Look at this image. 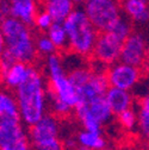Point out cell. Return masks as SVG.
<instances>
[{
    "instance_id": "cell-25",
    "label": "cell",
    "mask_w": 149,
    "mask_h": 150,
    "mask_svg": "<svg viewBox=\"0 0 149 150\" xmlns=\"http://www.w3.org/2000/svg\"><path fill=\"white\" fill-rule=\"evenodd\" d=\"M77 4H82V3H86V0H74Z\"/></svg>"
},
{
    "instance_id": "cell-27",
    "label": "cell",
    "mask_w": 149,
    "mask_h": 150,
    "mask_svg": "<svg viewBox=\"0 0 149 150\" xmlns=\"http://www.w3.org/2000/svg\"><path fill=\"white\" fill-rule=\"evenodd\" d=\"M48 1H50V0H41V3H43V4H45V3H48Z\"/></svg>"
},
{
    "instance_id": "cell-29",
    "label": "cell",
    "mask_w": 149,
    "mask_h": 150,
    "mask_svg": "<svg viewBox=\"0 0 149 150\" xmlns=\"http://www.w3.org/2000/svg\"><path fill=\"white\" fill-rule=\"evenodd\" d=\"M86 1H88V0H86Z\"/></svg>"
},
{
    "instance_id": "cell-21",
    "label": "cell",
    "mask_w": 149,
    "mask_h": 150,
    "mask_svg": "<svg viewBox=\"0 0 149 150\" xmlns=\"http://www.w3.org/2000/svg\"><path fill=\"white\" fill-rule=\"evenodd\" d=\"M118 122L124 129L134 130L138 125V113H136L135 110L130 107L118 115Z\"/></svg>"
},
{
    "instance_id": "cell-18",
    "label": "cell",
    "mask_w": 149,
    "mask_h": 150,
    "mask_svg": "<svg viewBox=\"0 0 149 150\" xmlns=\"http://www.w3.org/2000/svg\"><path fill=\"white\" fill-rule=\"evenodd\" d=\"M78 143L82 150H104L106 146L101 131H81L78 136Z\"/></svg>"
},
{
    "instance_id": "cell-4",
    "label": "cell",
    "mask_w": 149,
    "mask_h": 150,
    "mask_svg": "<svg viewBox=\"0 0 149 150\" xmlns=\"http://www.w3.org/2000/svg\"><path fill=\"white\" fill-rule=\"evenodd\" d=\"M69 50L82 57L91 56L97 43L99 31L89 21L84 8H75L72 14L63 22Z\"/></svg>"
},
{
    "instance_id": "cell-23",
    "label": "cell",
    "mask_w": 149,
    "mask_h": 150,
    "mask_svg": "<svg viewBox=\"0 0 149 150\" xmlns=\"http://www.w3.org/2000/svg\"><path fill=\"white\" fill-rule=\"evenodd\" d=\"M138 127L149 144V112L143 108L138 112Z\"/></svg>"
},
{
    "instance_id": "cell-10",
    "label": "cell",
    "mask_w": 149,
    "mask_h": 150,
    "mask_svg": "<svg viewBox=\"0 0 149 150\" xmlns=\"http://www.w3.org/2000/svg\"><path fill=\"white\" fill-rule=\"evenodd\" d=\"M121 36L115 33L114 31H104L99 32L97 43L93 49L92 56L99 64L111 66L118 61H121V54L123 43Z\"/></svg>"
},
{
    "instance_id": "cell-13",
    "label": "cell",
    "mask_w": 149,
    "mask_h": 150,
    "mask_svg": "<svg viewBox=\"0 0 149 150\" xmlns=\"http://www.w3.org/2000/svg\"><path fill=\"white\" fill-rule=\"evenodd\" d=\"M41 0H11L9 3V16L33 26L35 18L40 12Z\"/></svg>"
},
{
    "instance_id": "cell-26",
    "label": "cell",
    "mask_w": 149,
    "mask_h": 150,
    "mask_svg": "<svg viewBox=\"0 0 149 150\" xmlns=\"http://www.w3.org/2000/svg\"><path fill=\"white\" fill-rule=\"evenodd\" d=\"M147 63L149 66V45H148V52H147Z\"/></svg>"
},
{
    "instance_id": "cell-12",
    "label": "cell",
    "mask_w": 149,
    "mask_h": 150,
    "mask_svg": "<svg viewBox=\"0 0 149 150\" xmlns=\"http://www.w3.org/2000/svg\"><path fill=\"white\" fill-rule=\"evenodd\" d=\"M140 68L118 61L111 64L106 71L109 85L111 87H117L130 91L136 86L140 80Z\"/></svg>"
},
{
    "instance_id": "cell-17",
    "label": "cell",
    "mask_w": 149,
    "mask_h": 150,
    "mask_svg": "<svg viewBox=\"0 0 149 150\" xmlns=\"http://www.w3.org/2000/svg\"><path fill=\"white\" fill-rule=\"evenodd\" d=\"M44 8L50 13L55 22L63 23L75 10L77 3L74 0H50L43 4Z\"/></svg>"
},
{
    "instance_id": "cell-1",
    "label": "cell",
    "mask_w": 149,
    "mask_h": 150,
    "mask_svg": "<svg viewBox=\"0 0 149 150\" xmlns=\"http://www.w3.org/2000/svg\"><path fill=\"white\" fill-rule=\"evenodd\" d=\"M1 67L13 62L32 63L38 54L36 37L30 25L14 17H3L1 21Z\"/></svg>"
},
{
    "instance_id": "cell-6",
    "label": "cell",
    "mask_w": 149,
    "mask_h": 150,
    "mask_svg": "<svg viewBox=\"0 0 149 150\" xmlns=\"http://www.w3.org/2000/svg\"><path fill=\"white\" fill-rule=\"evenodd\" d=\"M70 80L77 89L78 105H86L98 98L105 97L110 87L106 74L93 68L79 66L70 69ZM75 106V107H77Z\"/></svg>"
},
{
    "instance_id": "cell-20",
    "label": "cell",
    "mask_w": 149,
    "mask_h": 150,
    "mask_svg": "<svg viewBox=\"0 0 149 150\" xmlns=\"http://www.w3.org/2000/svg\"><path fill=\"white\" fill-rule=\"evenodd\" d=\"M36 49L40 55L47 56V57L53 54H56L57 50V48L55 47V44L45 32L38 37H36Z\"/></svg>"
},
{
    "instance_id": "cell-2",
    "label": "cell",
    "mask_w": 149,
    "mask_h": 150,
    "mask_svg": "<svg viewBox=\"0 0 149 150\" xmlns=\"http://www.w3.org/2000/svg\"><path fill=\"white\" fill-rule=\"evenodd\" d=\"M21 117L25 125L32 126L47 113L48 91L41 71L30 66L26 80L14 91Z\"/></svg>"
},
{
    "instance_id": "cell-22",
    "label": "cell",
    "mask_w": 149,
    "mask_h": 150,
    "mask_svg": "<svg viewBox=\"0 0 149 150\" xmlns=\"http://www.w3.org/2000/svg\"><path fill=\"white\" fill-rule=\"evenodd\" d=\"M54 23H55L54 18L50 16V13L45 8H43V10H40V12L37 13L33 22V26L41 32H47Z\"/></svg>"
},
{
    "instance_id": "cell-7",
    "label": "cell",
    "mask_w": 149,
    "mask_h": 150,
    "mask_svg": "<svg viewBox=\"0 0 149 150\" xmlns=\"http://www.w3.org/2000/svg\"><path fill=\"white\" fill-rule=\"evenodd\" d=\"M29 136L33 150H62L60 125L51 115H45L30 126Z\"/></svg>"
},
{
    "instance_id": "cell-3",
    "label": "cell",
    "mask_w": 149,
    "mask_h": 150,
    "mask_svg": "<svg viewBox=\"0 0 149 150\" xmlns=\"http://www.w3.org/2000/svg\"><path fill=\"white\" fill-rule=\"evenodd\" d=\"M14 94H0V150H31L30 136L24 129Z\"/></svg>"
},
{
    "instance_id": "cell-14",
    "label": "cell",
    "mask_w": 149,
    "mask_h": 150,
    "mask_svg": "<svg viewBox=\"0 0 149 150\" xmlns=\"http://www.w3.org/2000/svg\"><path fill=\"white\" fill-rule=\"evenodd\" d=\"M30 64L25 62H13L3 67V82L9 91H16L28 78Z\"/></svg>"
},
{
    "instance_id": "cell-16",
    "label": "cell",
    "mask_w": 149,
    "mask_h": 150,
    "mask_svg": "<svg viewBox=\"0 0 149 150\" xmlns=\"http://www.w3.org/2000/svg\"><path fill=\"white\" fill-rule=\"evenodd\" d=\"M106 101L109 103L114 115H119L123 111L128 110L133 105V97L126 89L117 88V87H109L106 94Z\"/></svg>"
},
{
    "instance_id": "cell-28",
    "label": "cell",
    "mask_w": 149,
    "mask_h": 150,
    "mask_svg": "<svg viewBox=\"0 0 149 150\" xmlns=\"http://www.w3.org/2000/svg\"><path fill=\"white\" fill-rule=\"evenodd\" d=\"M5 1H11V0H5Z\"/></svg>"
},
{
    "instance_id": "cell-24",
    "label": "cell",
    "mask_w": 149,
    "mask_h": 150,
    "mask_svg": "<svg viewBox=\"0 0 149 150\" xmlns=\"http://www.w3.org/2000/svg\"><path fill=\"white\" fill-rule=\"evenodd\" d=\"M141 108H143V110H145V111H148V112H149V93H148V94L142 99Z\"/></svg>"
},
{
    "instance_id": "cell-9",
    "label": "cell",
    "mask_w": 149,
    "mask_h": 150,
    "mask_svg": "<svg viewBox=\"0 0 149 150\" xmlns=\"http://www.w3.org/2000/svg\"><path fill=\"white\" fill-rule=\"evenodd\" d=\"M75 113L85 130L101 131V127L112 118L114 112L111 110L106 98H98L86 105H78Z\"/></svg>"
},
{
    "instance_id": "cell-11",
    "label": "cell",
    "mask_w": 149,
    "mask_h": 150,
    "mask_svg": "<svg viewBox=\"0 0 149 150\" xmlns=\"http://www.w3.org/2000/svg\"><path fill=\"white\" fill-rule=\"evenodd\" d=\"M148 45L145 37L142 33L133 31L123 43L121 61L138 68L142 67L147 62Z\"/></svg>"
},
{
    "instance_id": "cell-19",
    "label": "cell",
    "mask_w": 149,
    "mask_h": 150,
    "mask_svg": "<svg viewBox=\"0 0 149 150\" xmlns=\"http://www.w3.org/2000/svg\"><path fill=\"white\" fill-rule=\"evenodd\" d=\"M45 33L49 36V38L53 41V43L55 44V47H56L59 50L69 49L68 36H67V31H66L63 23L55 22Z\"/></svg>"
},
{
    "instance_id": "cell-15",
    "label": "cell",
    "mask_w": 149,
    "mask_h": 150,
    "mask_svg": "<svg viewBox=\"0 0 149 150\" xmlns=\"http://www.w3.org/2000/svg\"><path fill=\"white\" fill-rule=\"evenodd\" d=\"M123 14L136 24L149 22V0H121Z\"/></svg>"
},
{
    "instance_id": "cell-5",
    "label": "cell",
    "mask_w": 149,
    "mask_h": 150,
    "mask_svg": "<svg viewBox=\"0 0 149 150\" xmlns=\"http://www.w3.org/2000/svg\"><path fill=\"white\" fill-rule=\"evenodd\" d=\"M47 76L49 81L48 98L57 99L69 106L72 110H75L78 104V94L74 87L69 73L61 57L56 54H53L47 57L45 62Z\"/></svg>"
},
{
    "instance_id": "cell-8",
    "label": "cell",
    "mask_w": 149,
    "mask_h": 150,
    "mask_svg": "<svg viewBox=\"0 0 149 150\" xmlns=\"http://www.w3.org/2000/svg\"><path fill=\"white\" fill-rule=\"evenodd\" d=\"M84 10L99 32L110 31L123 16L118 0H88Z\"/></svg>"
}]
</instances>
